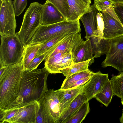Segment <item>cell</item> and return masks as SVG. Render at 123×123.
<instances>
[{"label": "cell", "mask_w": 123, "mask_h": 123, "mask_svg": "<svg viewBox=\"0 0 123 123\" xmlns=\"http://www.w3.org/2000/svg\"><path fill=\"white\" fill-rule=\"evenodd\" d=\"M69 11L66 20L73 21L79 20L86 13L91 11L90 6L83 0H67Z\"/></svg>", "instance_id": "e0dca14e"}, {"label": "cell", "mask_w": 123, "mask_h": 123, "mask_svg": "<svg viewBox=\"0 0 123 123\" xmlns=\"http://www.w3.org/2000/svg\"><path fill=\"white\" fill-rule=\"evenodd\" d=\"M89 103L87 101L85 103L66 123H80L89 112Z\"/></svg>", "instance_id": "d4e9b609"}, {"label": "cell", "mask_w": 123, "mask_h": 123, "mask_svg": "<svg viewBox=\"0 0 123 123\" xmlns=\"http://www.w3.org/2000/svg\"><path fill=\"white\" fill-rule=\"evenodd\" d=\"M92 76L86 77L72 84L68 88H75L84 85L90 80Z\"/></svg>", "instance_id": "e575fe53"}, {"label": "cell", "mask_w": 123, "mask_h": 123, "mask_svg": "<svg viewBox=\"0 0 123 123\" xmlns=\"http://www.w3.org/2000/svg\"><path fill=\"white\" fill-rule=\"evenodd\" d=\"M102 67L111 66L116 69L120 74L123 72V36L110 40V46Z\"/></svg>", "instance_id": "52a82bcc"}, {"label": "cell", "mask_w": 123, "mask_h": 123, "mask_svg": "<svg viewBox=\"0 0 123 123\" xmlns=\"http://www.w3.org/2000/svg\"><path fill=\"white\" fill-rule=\"evenodd\" d=\"M73 64L71 52H61L45 60V67L50 73H60L61 70Z\"/></svg>", "instance_id": "8fae6325"}, {"label": "cell", "mask_w": 123, "mask_h": 123, "mask_svg": "<svg viewBox=\"0 0 123 123\" xmlns=\"http://www.w3.org/2000/svg\"><path fill=\"white\" fill-rule=\"evenodd\" d=\"M39 102L49 123H57L61 112L59 99L56 90L47 89Z\"/></svg>", "instance_id": "ba28073f"}, {"label": "cell", "mask_w": 123, "mask_h": 123, "mask_svg": "<svg viewBox=\"0 0 123 123\" xmlns=\"http://www.w3.org/2000/svg\"><path fill=\"white\" fill-rule=\"evenodd\" d=\"M83 85L75 88L64 89H60L56 90L60 101L61 115L70 103L76 96L83 93Z\"/></svg>", "instance_id": "ac0fdd59"}, {"label": "cell", "mask_w": 123, "mask_h": 123, "mask_svg": "<svg viewBox=\"0 0 123 123\" xmlns=\"http://www.w3.org/2000/svg\"><path fill=\"white\" fill-rule=\"evenodd\" d=\"M36 123H49V120L40 105L37 117Z\"/></svg>", "instance_id": "d6a6232c"}, {"label": "cell", "mask_w": 123, "mask_h": 123, "mask_svg": "<svg viewBox=\"0 0 123 123\" xmlns=\"http://www.w3.org/2000/svg\"><path fill=\"white\" fill-rule=\"evenodd\" d=\"M40 107V103L37 101L23 102L18 112L7 123H36Z\"/></svg>", "instance_id": "30bf717a"}, {"label": "cell", "mask_w": 123, "mask_h": 123, "mask_svg": "<svg viewBox=\"0 0 123 123\" xmlns=\"http://www.w3.org/2000/svg\"><path fill=\"white\" fill-rule=\"evenodd\" d=\"M24 69L22 62L8 66L0 76V111L23 103L20 95Z\"/></svg>", "instance_id": "6da1fadb"}, {"label": "cell", "mask_w": 123, "mask_h": 123, "mask_svg": "<svg viewBox=\"0 0 123 123\" xmlns=\"http://www.w3.org/2000/svg\"><path fill=\"white\" fill-rule=\"evenodd\" d=\"M80 25L79 20L73 21L64 20L53 24L41 25L29 44H42L62 34L80 33Z\"/></svg>", "instance_id": "3957f363"}, {"label": "cell", "mask_w": 123, "mask_h": 123, "mask_svg": "<svg viewBox=\"0 0 123 123\" xmlns=\"http://www.w3.org/2000/svg\"><path fill=\"white\" fill-rule=\"evenodd\" d=\"M97 19L98 22V36L103 37V30L104 28V23L100 12H98L97 14Z\"/></svg>", "instance_id": "836d02e7"}, {"label": "cell", "mask_w": 123, "mask_h": 123, "mask_svg": "<svg viewBox=\"0 0 123 123\" xmlns=\"http://www.w3.org/2000/svg\"><path fill=\"white\" fill-rule=\"evenodd\" d=\"M27 0H14L13 1L16 16H19L22 13L27 5Z\"/></svg>", "instance_id": "4dcf8cb0"}, {"label": "cell", "mask_w": 123, "mask_h": 123, "mask_svg": "<svg viewBox=\"0 0 123 123\" xmlns=\"http://www.w3.org/2000/svg\"><path fill=\"white\" fill-rule=\"evenodd\" d=\"M65 19L61 13L52 4L47 1L43 5L41 25L59 22Z\"/></svg>", "instance_id": "9a60e30c"}, {"label": "cell", "mask_w": 123, "mask_h": 123, "mask_svg": "<svg viewBox=\"0 0 123 123\" xmlns=\"http://www.w3.org/2000/svg\"><path fill=\"white\" fill-rule=\"evenodd\" d=\"M112 2L113 4H123V0H108Z\"/></svg>", "instance_id": "8d00e7d4"}, {"label": "cell", "mask_w": 123, "mask_h": 123, "mask_svg": "<svg viewBox=\"0 0 123 123\" xmlns=\"http://www.w3.org/2000/svg\"><path fill=\"white\" fill-rule=\"evenodd\" d=\"M89 6H90V5L91 3V0H83Z\"/></svg>", "instance_id": "74e56055"}, {"label": "cell", "mask_w": 123, "mask_h": 123, "mask_svg": "<svg viewBox=\"0 0 123 123\" xmlns=\"http://www.w3.org/2000/svg\"><path fill=\"white\" fill-rule=\"evenodd\" d=\"M113 5L115 12L123 25V4H115Z\"/></svg>", "instance_id": "1f68e13d"}, {"label": "cell", "mask_w": 123, "mask_h": 123, "mask_svg": "<svg viewBox=\"0 0 123 123\" xmlns=\"http://www.w3.org/2000/svg\"><path fill=\"white\" fill-rule=\"evenodd\" d=\"M114 7L101 12L104 23L103 37L109 40L123 36V25L116 14Z\"/></svg>", "instance_id": "9c48e42d"}, {"label": "cell", "mask_w": 123, "mask_h": 123, "mask_svg": "<svg viewBox=\"0 0 123 123\" xmlns=\"http://www.w3.org/2000/svg\"><path fill=\"white\" fill-rule=\"evenodd\" d=\"M43 6L38 2H34L26 10L20 30L17 33L25 46L29 43L41 25Z\"/></svg>", "instance_id": "277c9868"}, {"label": "cell", "mask_w": 123, "mask_h": 123, "mask_svg": "<svg viewBox=\"0 0 123 123\" xmlns=\"http://www.w3.org/2000/svg\"><path fill=\"white\" fill-rule=\"evenodd\" d=\"M83 41L80 33H70L60 42L57 47L46 58L61 52H71Z\"/></svg>", "instance_id": "2e32d148"}, {"label": "cell", "mask_w": 123, "mask_h": 123, "mask_svg": "<svg viewBox=\"0 0 123 123\" xmlns=\"http://www.w3.org/2000/svg\"><path fill=\"white\" fill-rule=\"evenodd\" d=\"M71 53L73 63L91 60L92 63L94 62L93 50L90 38L83 41L75 47Z\"/></svg>", "instance_id": "4fadbf2b"}, {"label": "cell", "mask_w": 123, "mask_h": 123, "mask_svg": "<svg viewBox=\"0 0 123 123\" xmlns=\"http://www.w3.org/2000/svg\"><path fill=\"white\" fill-rule=\"evenodd\" d=\"M120 122L122 123H123V110L122 115L120 119Z\"/></svg>", "instance_id": "f35d334b"}, {"label": "cell", "mask_w": 123, "mask_h": 123, "mask_svg": "<svg viewBox=\"0 0 123 123\" xmlns=\"http://www.w3.org/2000/svg\"><path fill=\"white\" fill-rule=\"evenodd\" d=\"M41 44H28L25 46L22 61L24 70L37 55Z\"/></svg>", "instance_id": "44dd1931"}, {"label": "cell", "mask_w": 123, "mask_h": 123, "mask_svg": "<svg viewBox=\"0 0 123 123\" xmlns=\"http://www.w3.org/2000/svg\"><path fill=\"white\" fill-rule=\"evenodd\" d=\"M93 5L99 12H102L114 6L113 4L108 0H94Z\"/></svg>", "instance_id": "f546056e"}, {"label": "cell", "mask_w": 123, "mask_h": 123, "mask_svg": "<svg viewBox=\"0 0 123 123\" xmlns=\"http://www.w3.org/2000/svg\"><path fill=\"white\" fill-rule=\"evenodd\" d=\"M46 1L54 5L62 14L66 20L69 9L67 0H46Z\"/></svg>", "instance_id": "83f0119b"}, {"label": "cell", "mask_w": 123, "mask_h": 123, "mask_svg": "<svg viewBox=\"0 0 123 123\" xmlns=\"http://www.w3.org/2000/svg\"><path fill=\"white\" fill-rule=\"evenodd\" d=\"M0 65L8 66L20 63L23 56L25 46L17 34L1 36Z\"/></svg>", "instance_id": "5b68a950"}, {"label": "cell", "mask_w": 123, "mask_h": 123, "mask_svg": "<svg viewBox=\"0 0 123 123\" xmlns=\"http://www.w3.org/2000/svg\"><path fill=\"white\" fill-rule=\"evenodd\" d=\"M50 52V50L41 55H37L32 61L27 68L25 70L29 71L37 68L41 62L43 60H45Z\"/></svg>", "instance_id": "f1b7e54d"}, {"label": "cell", "mask_w": 123, "mask_h": 123, "mask_svg": "<svg viewBox=\"0 0 123 123\" xmlns=\"http://www.w3.org/2000/svg\"><path fill=\"white\" fill-rule=\"evenodd\" d=\"M87 101L86 97L83 93L79 94L70 103L63 112L57 123H66Z\"/></svg>", "instance_id": "d6986e66"}, {"label": "cell", "mask_w": 123, "mask_h": 123, "mask_svg": "<svg viewBox=\"0 0 123 123\" xmlns=\"http://www.w3.org/2000/svg\"><path fill=\"white\" fill-rule=\"evenodd\" d=\"M95 73L88 69L75 73L67 79L64 80L60 89H68L76 82L86 77L92 76Z\"/></svg>", "instance_id": "cb8c5ba5"}, {"label": "cell", "mask_w": 123, "mask_h": 123, "mask_svg": "<svg viewBox=\"0 0 123 123\" xmlns=\"http://www.w3.org/2000/svg\"><path fill=\"white\" fill-rule=\"evenodd\" d=\"M113 96L112 88L110 81L109 80L95 98L98 101L107 106Z\"/></svg>", "instance_id": "603a6c76"}, {"label": "cell", "mask_w": 123, "mask_h": 123, "mask_svg": "<svg viewBox=\"0 0 123 123\" xmlns=\"http://www.w3.org/2000/svg\"><path fill=\"white\" fill-rule=\"evenodd\" d=\"M49 73L45 67L29 71L24 70L20 91L23 103L40 100L48 89L47 81Z\"/></svg>", "instance_id": "7a4b0ae2"}, {"label": "cell", "mask_w": 123, "mask_h": 123, "mask_svg": "<svg viewBox=\"0 0 123 123\" xmlns=\"http://www.w3.org/2000/svg\"><path fill=\"white\" fill-rule=\"evenodd\" d=\"M121 98V103L123 106V98Z\"/></svg>", "instance_id": "ab89813d"}, {"label": "cell", "mask_w": 123, "mask_h": 123, "mask_svg": "<svg viewBox=\"0 0 123 123\" xmlns=\"http://www.w3.org/2000/svg\"><path fill=\"white\" fill-rule=\"evenodd\" d=\"M70 33L60 35L52 38L43 43L41 44L37 55H41L50 50Z\"/></svg>", "instance_id": "4316f807"}, {"label": "cell", "mask_w": 123, "mask_h": 123, "mask_svg": "<svg viewBox=\"0 0 123 123\" xmlns=\"http://www.w3.org/2000/svg\"><path fill=\"white\" fill-rule=\"evenodd\" d=\"M110 81L112 88L113 96L123 98V72L119 75L114 76Z\"/></svg>", "instance_id": "484cf974"}, {"label": "cell", "mask_w": 123, "mask_h": 123, "mask_svg": "<svg viewBox=\"0 0 123 123\" xmlns=\"http://www.w3.org/2000/svg\"><path fill=\"white\" fill-rule=\"evenodd\" d=\"M90 38L94 54V58L106 54L109 48L110 40L96 36H93Z\"/></svg>", "instance_id": "ffe728a7"}, {"label": "cell", "mask_w": 123, "mask_h": 123, "mask_svg": "<svg viewBox=\"0 0 123 123\" xmlns=\"http://www.w3.org/2000/svg\"><path fill=\"white\" fill-rule=\"evenodd\" d=\"M92 64L91 59L73 63L70 67L61 70L60 73L62 74L66 77L64 80H66L75 73L87 70L89 66Z\"/></svg>", "instance_id": "7402d4cb"}, {"label": "cell", "mask_w": 123, "mask_h": 123, "mask_svg": "<svg viewBox=\"0 0 123 123\" xmlns=\"http://www.w3.org/2000/svg\"><path fill=\"white\" fill-rule=\"evenodd\" d=\"M7 67L3 65H0V76L2 75L7 68Z\"/></svg>", "instance_id": "d590c367"}, {"label": "cell", "mask_w": 123, "mask_h": 123, "mask_svg": "<svg viewBox=\"0 0 123 123\" xmlns=\"http://www.w3.org/2000/svg\"><path fill=\"white\" fill-rule=\"evenodd\" d=\"M1 36L12 35L16 27L15 11L12 0H0Z\"/></svg>", "instance_id": "8992f818"}, {"label": "cell", "mask_w": 123, "mask_h": 123, "mask_svg": "<svg viewBox=\"0 0 123 123\" xmlns=\"http://www.w3.org/2000/svg\"><path fill=\"white\" fill-rule=\"evenodd\" d=\"M109 80L108 74H104L100 71L95 73L90 80L83 85V93L89 101L99 93Z\"/></svg>", "instance_id": "7c38bea8"}, {"label": "cell", "mask_w": 123, "mask_h": 123, "mask_svg": "<svg viewBox=\"0 0 123 123\" xmlns=\"http://www.w3.org/2000/svg\"><path fill=\"white\" fill-rule=\"evenodd\" d=\"M91 11L84 14L80 18L85 29L86 40L93 36H98L97 14L98 11L93 5L90 6Z\"/></svg>", "instance_id": "5bb4252c"}]
</instances>
